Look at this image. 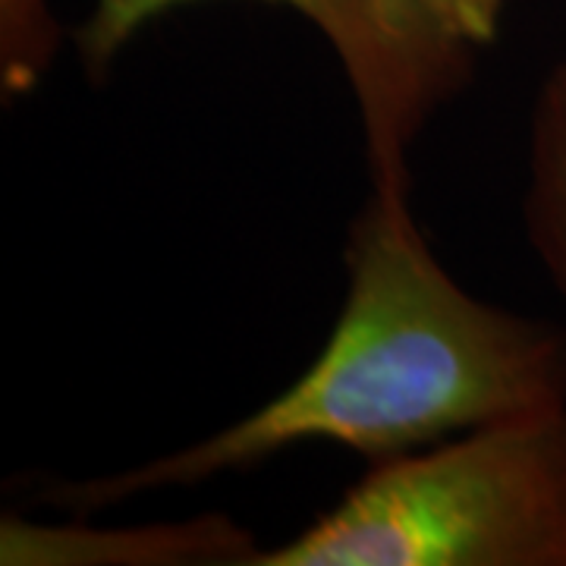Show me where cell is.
I'll return each instance as SVG.
<instances>
[{"instance_id":"8992f818","label":"cell","mask_w":566,"mask_h":566,"mask_svg":"<svg viewBox=\"0 0 566 566\" xmlns=\"http://www.w3.org/2000/svg\"><path fill=\"white\" fill-rule=\"evenodd\" d=\"M61 20L51 0H0V98L22 102L39 88L61 54Z\"/></svg>"},{"instance_id":"277c9868","label":"cell","mask_w":566,"mask_h":566,"mask_svg":"<svg viewBox=\"0 0 566 566\" xmlns=\"http://www.w3.org/2000/svg\"><path fill=\"white\" fill-rule=\"evenodd\" d=\"M259 538L223 513L129 528L39 526L0 520L3 566H259Z\"/></svg>"},{"instance_id":"5b68a950","label":"cell","mask_w":566,"mask_h":566,"mask_svg":"<svg viewBox=\"0 0 566 566\" xmlns=\"http://www.w3.org/2000/svg\"><path fill=\"white\" fill-rule=\"evenodd\" d=\"M526 240L566 300V57L545 73L528 120Z\"/></svg>"},{"instance_id":"6da1fadb","label":"cell","mask_w":566,"mask_h":566,"mask_svg":"<svg viewBox=\"0 0 566 566\" xmlns=\"http://www.w3.org/2000/svg\"><path fill=\"white\" fill-rule=\"evenodd\" d=\"M344 264L349 283L331 337L283 394L126 472L54 482L48 504L88 516L255 469L308 441L390 463L482 424L566 409V327L463 290L409 202L371 189L349 223Z\"/></svg>"},{"instance_id":"3957f363","label":"cell","mask_w":566,"mask_h":566,"mask_svg":"<svg viewBox=\"0 0 566 566\" xmlns=\"http://www.w3.org/2000/svg\"><path fill=\"white\" fill-rule=\"evenodd\" d=\"M199 0H95L73 44L88 82H104L126 44L161 13ZM296 10L334 57L359 107L371 189L409 202V151L424 126L475 76V48L453 39L416 0H262Z\"/></svg>"},{"instance_id":"52a82bcc","label":"cell","mask_w":566,"mask_h":566,"mask_svg":"<svg viewBox=\"0 0 566 566\" xmlns=\"http://www.w3.org/2000/svg\"><path fill=\"white\" fill-rule=\"evenodd\" d=\"M431 20L475 51L491 48L501 35L504 0H416Z\"/></svg>"},{"instance_id":"7a4b0ae2","label":"cell","mask_w":566,"mask_h":566,"mask_svg":"<svg viewBox=\"0 0 566 566\" xmlns=\"http://www.w3.org/2000/svg\"><path fill=\"white\" fill-rule=\"evenodd\" d=\"M259 566H566V409L368 465Z\"/></svg>"}]
</instances>
